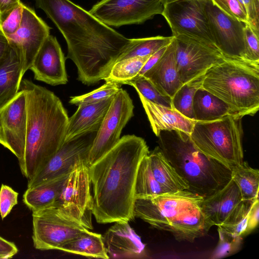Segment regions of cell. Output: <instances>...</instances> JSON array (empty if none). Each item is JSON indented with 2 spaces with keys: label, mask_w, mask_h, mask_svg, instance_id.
<instances>
[{
  "label": "cell",
  "mask_w": 259,
  "mask_h": 259,
  "mask_svg": "<svg viewBox=\"0 0 259 259\" xmlns=\"http://www.w3.org/2000/svg\"><path fill=\"white\" fill-rule=\"evenodd\" d=\"M64 36L77 79L90 85L107 77L127 38L70 0H35Z\"/></svg>",
  "instance_id": "6da1fadb"
},
{
  "label": "cell",
  "mask_w": 259,
  "mask_h": 259,
  "mask_svg": "<svg viewBox=\"0 0 259 259\" xmlns=\"http://www.w3.org/2000/svg\"><path fill=\"white\" fill-rule=\"evenodd\" d=\"M149 152L144 139L125 135L89 167L93 190L92 212L98 223L128 222L135 218L137 174Z\"/></svg>",
  "instance_id": "7a4b0ae2"
},
{
  "label": "cell",
  "mask_w": 259,
  "mask_h": 259,
  "mask_svg": "<svg viewBox=\"0 0 259 259\" xmlns=\"http://www.w3.org/2000/svg\"><path fill=\"white\" fill-rule=\"evenodd\" d=\"M27 114L24 154L19 164L28 180L40 170L59 150L66 135L69 117L60 99L52 91L22 80Z\"/></svg>",
  "instance_id": "3957f363"
},
{
  "label": "cell",
  "mask_w": 259,
  "mask_h": 259,
  "mask_svg": "<svg viewBox=\"0 0 259 259\" xmlns=\"http://www.w3.org/2000/svg\"><path fill=\"white\" fill-rule=\"evenodd\" d=\"M203 199L187 190L136 198L134 215L177 241L193 242L211 227L200 207Z\"/></svg>",
  "instance_id": "277c9868"
},
{
  "label": "cell",
  "mask_w": 259,
  "mask_h": 259,
  "mask_svg": "<svg viewBox=\"0 0 259 259\" xmlns=\"http://www.w3.org/2000/svg\"><path fill=\"white\" fill-rule=\"evenodd\" d=\"M157 137L158 147L188 185L187 190L205 198L221 190L232 179V170L201 152L189 134L166 130L161 131Z\"/></svg>",
  "instance_id": "5b68a950"
},
{
  "label": "cell",
  "mask_w": 259,
  "mask_h": 259,
  "mask_svg": "<svg viewBox=\"0 0 259 259\" xmlns=\"http://www.w3.org/2000/svg\"><path fill=\"white\" fill-rule=\"evenodd\" d=\"M202 87L240 117L253 115L259 109V63L226 59L205 72Z\"/></svg>",
  "instance_id": "8992f818"
},
{
  "label": "cell",
  "mask_w": 259,
  "mask_h": 259,
  "mask_svg": "<svg viewBox=\"0 0 259 259\" xmlns=\"http://www.w3.org/2000/svg\"><path fill=\"white\" fill-rule=\"evenodd\" d=\"M241 119L230 115L213 121H196L191 139L201 152L232 170L243 162Z\"/></svg>",
  "instance_id": "52a82bcc"
},
{
  "label": "cell",
  "mask_w": 259,
  "mask_h": 259,
  "mask_svg": "<svg viewBox=\"0 0 259 259\" xmlns=\"http://www.w3.org/2000/svg\"><path fill=\"white\" fill-rule=\"evenodd\" d=\"M32 216L33 246L41 250H60L89 230L55 203L32 211Z\"/></svg>",
  "instance_id": "ba28073f"
},
{
  "label": "cell",
  "mask_w": 259,
  "mask_h": 259,
  "mask_svg": "<svg viewBox=\"0 0 259 259\" xmlns=\"http://www.w3.org/2000/svg\"><path fill=\"white\" fill-rule=\"evenodd\" d=\"M91 184L87 160L80 159L69 173L54 203L89 230L93 229V198Z\"/></svg>",
  "instance_id": "9c48e42d"
},
{
  "label": "cell",
  "mask_w": 259,
  "mask_h": 259,
  "mask_svg": "<svg viewBox=\"0 0 259 259\" xmlns=\"http://www.w3.org/2000/svg\"><path fill=\"white\" fill-rule=\"evenodd\" d=\"M173 36L177 69L183 83L204 74L213 66L228 59L214 44L185 35Z\"/></svg>",
  "instance_id": "30bf717a"
},
{
  "label": "cell",
  "mask_w": 259,
  "mask_h": 259,
  "mask_svg": "<svg viewBox=\"0 0 259 259\" xmlns=\"http://www.w3.org/2000/svg\"><path fill=\"white\" fill-rule=\"evenodd\" d=\"M134 106L127 92L120 88L113 97L90 150V167L119 141L123 128L134 115Z\"/></svg>",
  "instance_id": "8fae6325"
},
{
  "label": "cell",
  "mask_w": 259,
  "mask_h": 259,
  "mask_svg": "<svg viewBox=\"0 0 259 259\" xmlns=\"http://www.w3.org/2000/svg\"><path fill=\"white\" fill-rule=\"evenodd\" d=\"M161 0H101L89 12L108 26L140 24L162 14Z\"/></svg>",
  "instance_id": "7c38bea8"
},
{
  "label": "cell",
  "mask_w": 259,
  "mask_h": 259,
  "mask_svg": "<svg viewBox=\"0 0 259 259\" xmlns=\"http://www.w3.org/2000/svg\"><path fill=\"white\" fill-rule=\"evenodd\" d=\"M206 2L207 0H179L164 5L161 15L172 36L185 35L214 44L208 24Z\"/></svg>",
  "instance_id": "4fadbf2b"
},
{
  "label": "cell",
  "mask_w": 259,
  "mask_h": 259,
  "mask_svg": "<svg viewBox=\"0 0 259 259\" xmlns=\"http://www.w3.org/2000/svg\"><path fill=\"white\" fill-rule=\"evenodd\" d=\"M99 129L77 135L64 143L43 168L28 180L31 188L68 174L79 160L88 159L90 150Z\"/></svg>",
  "instance_id": "5bb4252c"
},
{
  "label": "cell",
  "mask_w": 259,
  "mask_h": 259,
  "mask_svg": "<svg viewBox=\"0 0 259 259\" xmlns=\"http://www.w3.org/2000/svg\"><path fill=\"white\" fill-rule=\"evenodd\" d=\"M206 12L214 42L226 58L246 61L244 46L245 23L228 16L211 0H207Z\"/></svg>",
  "instance_id": "9a60e30c"
},
{
  "label": "cell",
  "mask_w": 259,
  "mask_h": 259,
  "mask_svg": "<svg viewBox=\"0 0 259 259\" xmlns=\"http://www.w3.org/2000/svg\"><path fill=\"white\" fill-rule=\"evenodd\" d=\"M50 28L34 10L24 5L19 28L14 34L7 36L18 52L22 77L30 69L36 53L50 35Z\"/></svg>",
  "instance_id": "2e32d148"
},
{
  "label": "cell",
  "mask_w": 259,
  "mask_h": 259,
  "mask_svg": "<svg viewBox=\"0 0 259 259\" xmlns=\"http://www.w3.org/2000/svg\"><path fill=\"white\" fill-rule=\"evenodd\" d=\"M0 119L5 148L17 158L19 165L24 154L27 126L26 100L23 90L0 108Z\"/></svg>",
  "instance_id": "e0dca14e"
},
{
  "label": "cell",
  "mask_w": 259,
  "mask_h": 259,
  "mask_svg": "<svg viewBox=\"0 0 259 259\" xmlns=\"http://www.w3.org/2000/svg\"><path fill=\"white\" fill-rule=\"evenodd\" d=\"M65 58L56 37L49 35L36 53L30 69L34 79L52 85L68 82Z\"/></svg>",
  "instance_id": "ac0fdd59"
},
{
  "label": "cell",
  "mask_w": 259,
  "mask_h": 259,
  "mask_svg": "<svg viewBox=\"0 0 259 259\" xmlns=\"http://www.w3.org/2000/svg\"><path fill=\"white\" fill-rule=\"evenodd\" d=\"M103 238L109 258H141L147 256L145 245L128 222H115Z\"/></svg>",
  "instance_id": "d6986e66"
},
{
  "label": "cell",
  "mask_w": 259,
  "mask_h": 259,
  "mask_svg": "<svg viewBox=\"0 0 259 259\" xmlns=\"http://www.w3.org/2000/svg\"><path fill=\"white\" fill-rule=\"evenodd\" d=\"M242 200L240 190L232 179L221 190L203 198L200 207L211 227L223 224Z\"/></svg>",
  "instance_id": "ffe728a7"
},
{
  "label": "cell",
  "mask_w": 259,
  "mask_h": 259,
  "mask_svg": "<svg viewBox=\"0 0 259 259\" xmlns=\"http://www.w3.org/2000/svg\"><path fill=\"white\" fill-rule=\"evenodd\" d=\"M143 76L162 93L171 98L183 84L178 74L176 61V40L167 46L159 60Z\"/></svg>",
  "instance_id": "44dd1931"
},
{
  "label": "cell",
  "mask_w": 259,
  "mask_h": 259,
  "mask_svg": "<svg viewBox=\"0 0 259 259\" xmlns=\"http://www.w3.org/2000/svg\"><path fill=\"white\" fill-rule=\"evenodd\" d=\"M150 122L157 137L162 131L179 130L190 134L195 120L189 119L174 108L155 104L138 94Z\"/></svg>",
  "instance_id": "7402d4cb"
},
{
  "label": "cell",
  "mask_w": 259,
  "mask_h": 259,
  "mask_svg": "<svg viewBox=\"0 0 259 259\" xmlns=\"http://www.w3.org/2000/svg\"><path fill=\"white\" fill-rule=\"evenodd\" d=\"M114 97L78 105L76 111L69 118L65 140L90 130L99 129Z\"/></svg>",
  "instance_id": "603a6c76"
},
{
  "label": "cell",
  "mask_w": 259,
  "mask_h": 259,
  "mask_svg": "<svg viewBox=\"0 0 259 259\" xmlns=\"http://www.w3.org/2000/svg\"><path fill=\"white\" fill-rule=\"evenodd\" d=\"M22 78L21 65L18 52L10 44L9 50L0 60V108L17 95Z\"/></svg>",
  "instance_id": "cb8c5ba5"
},
{
  "label": "cell",
  "mask_w": 259,
  "mask_h": 259,
  "mask_svg": "<svg viewBox=\"0 0 259 259\" xmlns=\"http://www.w3.org/2000/svg\"><path fill=\"white\" fill-rule=\"evenodd\" d=\"M193 109L195 120L198 121H213L230 115L238 116L228 104L202 87L195 94Z\"/></svg>",
  "instance_id": "d4e9b609"
},
{
  "label": "cell",
  "mask_w": 259,
  "mask_h": 259,
  "mask_svg": "<svg viewBox=\"0 0 259 259\" xmlns=\"http://www.w3.org/2000/svg\"><path fill=\"white\" fill-rule=\"evenodd\" d=\"M148 156L155 178L168 192L188 190L187 183L169 163L158 146L149 151Z\"/></svg>",
  "instance_id": "484cf974"
},
{
  "label": "cell",
  "mask_w": 259,
  "mask_h": 259,
  "mask_svg": "<svg viewBox=\"0 0 259 259\" xmlns=\"http://www.w3.org/2000/svg\"><path fill=\"white\" fill-rule=\"evenodd\" d=\"M68 174L52 180L27 188L23 195L24 203L32 211L48 207L56 201Z\"/></svg>",
  "instance_id": "4316f807"
},
{
  "label": "cell",
  "mask_w": 259,
  "mask_h": 259,
  "mask_svg": "<svg viewBox=\"0 0 259 259\" xmlns=\"http://www.w3.org/2000/svg\"><path fill=\"white\" fill-rule=\"evenodd\" d=\"M60 250L87 257L109 258L102 235L89 230L65 243Z\"/></svg>",
  "instance_id": "83f0119b"
},
{
  "label": "cell",
  "mask_w": 259,
  "mask_h": 259,
  "mask_svg": "<svg viewBox=\"0 0 259 259\" xmlns=\"http://www.w3.org/2000/svg\"><path fill=\"white\" fill-rule=\"evenodd\" d=\"M232 171V179L238 187L242 200H254L258 198V170L243 161Z\"/></svg>",
  "instance_id": "f1b7e54d"
},
{
  "label": "cell",
  "mask_w": 259,
  "mask_h": 259,
  "mask_svg": "<svg viewBox=\"0 0 259 259\" xmlns=\"http://www.w3.org/2000/svg\"><path fill=\"white\" fill-rule=\"evenodd\" d=\"M150 56L136 57L116 62L104 80L120 85H129L131 81L137 78Z\"/></svg>",
  "instance_id": "f546056e"
},
{
  "label": "cell",
  "mask_w": 259,
  "mask_h": 259,
  "mask_svg": "<svg viewBox=\"0 0 259 259\" xmlns=\"http://www.w3.org/2000/svg\"><path fill=\"white\" fill-rule=\"evenodd\" d=\"M174 36H156L131 39L126 48L119 57L117 61L136 57L151 56L171 42Z\"/></svg>",
  "instance_id": "4dcf8cb0"
},
{
  "label": "cell",
  "mask_w": 259,
  "mask_h": 259,
  "mask_svg": "<svg viewBox=\"0 0 259 259\" xmlns=\"http://www.w3.org/2000/svg\"><path fill=\"white\" fill-rule=\"evenodd\" d=\"M168 193L156 180L152 172L148 154L138 168L135 184L136 198L156 196Z\"/></svg>",
  "instance_id": "1f68e13d"
},
{
  "label": "cell",
  "mask_w": 259,
  "mask_h": 259,
  "mask_svg": "<svg viewBox=\"0 0 259 259\" xmlns=\"http://www.w3.org/2000/svg\"><path fill=\"white\" fill-rule=\"evenodd\" d=\"M204 74L183 83L171 98L172 108L192 120H195L193 98L196 91L202 87Z\"/></svg>",
  "instance_id": "d6a6232c"
},
{
  "label": "cell",
  "mask_w": 259,
  "mask_h": 259,
  "mask_svg": "<svg viewBox=\"0 0 259 259\" xmlns=\"http://www.w3.org/2000/svg\"><path fill=\"white\" fill-rule=\"evenodd\" d=\"M254 200H242L233 210L227 220L217 227L234 235L243 237L248 214Z\"/></svg>",
  "instance_id": "836d02e7"
},
{
  "label": "cell",
  "mask_w": 259,
  "mask_h": 259,
  "mask_svg": "<svg viewBox=\"0 0 259 259\" xmlns=\"http://www.w3.org/2000/svg\"><path fill=\"white\" fill-rule=\"evenodd\" d=\"M129 85L133 87L138 94L155 104L172 108L171 98L160 92L147 78L140 76L131 81Z\"/></svg>",
  "instance_id": "e575fe53"
},
{
  "label": "cell",
  "mask_w": 259,
  "mask_h": 259,
  "mask_svg": "<svg viewBox=\"0 0 259 259\" xmlns=\"http://www.w3.org/2000/svg\"><path fill=\"white\" fill-rule=\"evenodd\" d=\"M219 239L210 258H221L232 255L242 246L243 237L230 233L218 227Z\"/></svg>",
  "instance_id": "d590c367"
},
{
  "label": "cell",
  "mask_w": 259,
  "mask_h": 259,
  "mask_svg": "<svg viewBox=\"0 0 259 259\" xmlns=\"http://www.w3.org/2000/svg\"><path fill=\"white\" fill-rule=\"evenodd\" d=\"M121 85L106 82L99 88L90 93L77 96L70 97L69 103L78 106L96 103L114 96L121 88Z\"/></svg>",
  "instance_id": "8d00e7d4"
},
{
  "label": "cell",
  "mask_w": 259,
  "mask_h": 259,
  "mask_svg": "<svg viewBox=\"0 0 259 259\" xmlns=\"http://www.w3.org/2000/svg\"><path fill=\"white\" fill-rule=\"evenodd\" d=\"M244 55L246 61L259 63V34L249 24L245 23L244 30Z\"/></svg>",
  "instance_id": "74e56055"
},
{
  "label": "cell",
  "mask_w": 259,
  "mask_h": 259,
  "mask_svg": "<svg viewBox=\"0 0 259 259\" xmlns=\"http://www.w3.org/2000/svg\"><path fill=\"white\" fill-rule=\"evenodd\" d=\"M220 10L229 17L249 24L246 14L238 0H211Z\"/></svg>",
  "instance_id": "f35d334b"
},
{
  "label": "cell",
  "mask_w": 259,
  "mask_h": 259,
  "mask_svg": "<svg viewBox=\"0 0 259 259\" xmlns=\"http://www.w3.org/2000/svg\"><path fill=\"white\" fill-rule=\"evenodd\" d=\"M24 4L22 2L10 13L4 21L0 23V30L8 36L14 34L19 28L22 19Z\"/></svg>",
  "instance_id": "ab89813d"
},
{
  "label": "cell",
  "mask_w": 259,
  "mask_h": 259,
  "mask_svg": "<svg viewBox=\"0 0 259 259\" xmlns=\"http://www.w3.org/2000/svg\"><path fill=\"white\" fill-rule=\"evenodd\" d=\"M18 193L10 186L2 184L0 188V214L4 220L18 203Z\"/></svg>",
  "instance_id": "60d3db41"
},
{
  "label": "cell",
  "mask_w": 259,
  "mask_h": 259,
  "mask_svg": "<svg viewBox=\"0 0 259 259\" xmlns=\"http://www.w3.org/2000/svg\"><path fill=\"white\" fill-rule=\"evenodd\" d=\"M247 15L249 24L259 34V0H238Z\"/></svg>",
  "instance_id": "b9f144b4"
},
{
  "label": "cell",
  "mask_w": 259,
  "mask_h": 259,
  "mask_svg": "<svg viewBox=\"0 0 259 259\" xmlns=\"http://www.w3.org/2000/svg\"><path fill=\"white\" fill-rule=\"evenodd\" d=\"M259 220V200L255 199L250 210L244 236L249 234L257 226Z\"/></svg>",
  "instance_id": "7bdbcfd3"
},
{
  "label": "cell",
  "mask_w": 259,
  "mask_h": 259,
  "mask_svg": "<svg viewBox=\"0 0 259 259\" xmlns=\"http://www.w3.org/2000/svg\"><path fill=\"white\" fill-rule=\"evenodd\" d=\"M18 252V249L13 242L0 236V259L12 258Z\"/></svg>",
  "instance_id": "ee69618b"
},
{
  "label": "cell",
  "mask_w": 259,
  "mask_h": 259,
  "mask_svg": "<svg viewBox=\"0 0 259 259\" xmlns=\"http://www.w3.org/2000/svg\"><path fill=\"white\" fill-rule=\"evenodd\" d=\"M21 3L20 0H0V23Z\"/></svg>",
  "instance_id": "f6af8a7d"
},
{
  "label": "cell",
  "mask_w": 259,
  "mask_h": 259,
  "mask_svg": "<svg viewBox=\"0 0 259 259\" xmlns=\"http://www.w3.org/2000/svg\"><path fill=\"white\" fill-rule=\"evenodd\" d=\"M168 46L162 48L149 57L145 64L140 71L137 78L143 76V75L147 71H148L151 67H153L154 64H156V63L163 55Z\"/></svg>",
  "instance_id": "bcb514c9"
},
{
  "label": "cell",
  "mask_w": 259,
  "mask_h": 259,
  "mask_svg": "<svg viewBox=\"0 0 259 259\" xmlns=\"http://www.w3.org/2000/svg\"><path fill=\"white\" fill-rule=\"evenodd\" d=\"M10 47L7 36L0 30V60L6 54Z\"/></svg>",
  "instance_id": "7dc6e473"
},
{
  "label": "cell",
  "mask_w": 259,
  "mask_h": 259,
  "mask_svg": "<svg viewBox=\"0 0 259 259\" xmlns=\"http://www.w3.org/2000/svg\"><path fill=\"white\" fill-rule=\"evenodd\" d=\"M0 144L5 147L6 144L3 135V130L0 119Z\"/></svg>",
  "instance_id": "c3c4849f"
},
{
  "label": "cell",
  "mask_w": 259,
  "mask_h": 259,
  "mask_svg": "<svg viewBox=\"0 0 259 259\" xmlns=\"http://www.w3.org/2000/svg\"><path fill=\"white\" fill-rule=\"evenodd\" d=\"M161 1L162 3H163V5L164 6L167 4H169V3L177 1H179V0H161Z\"/></svg>",
  "instance_id": "681fc988"
}]
</instances>
